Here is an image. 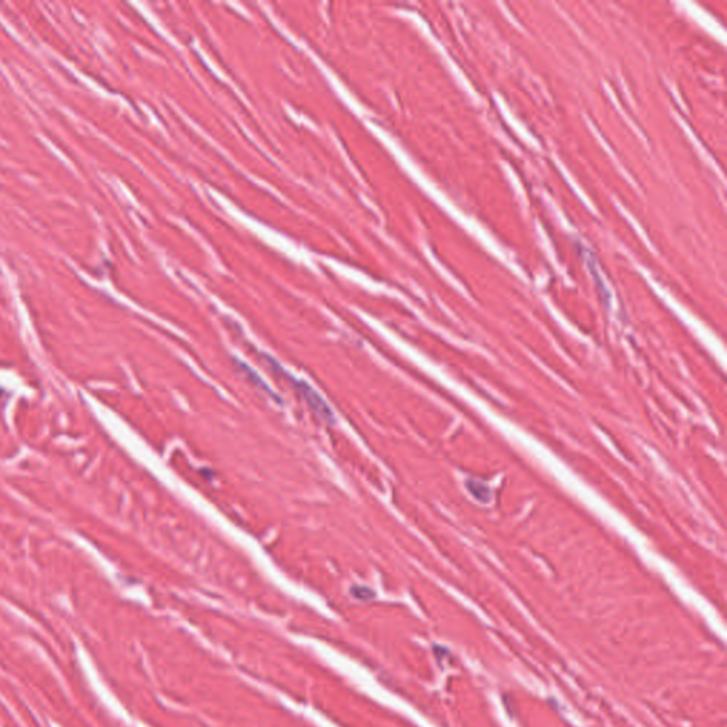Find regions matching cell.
I'll use <instances>...</instances> for the list:
<instances>
[{"label": "cell", "instance_id": "obj_1", "mask_svg": "<svg viewBox=\"0 0 727 727\" xmlns=\"http://www.w3.org/2000/svg\"><path fill=\"white\" fill-rule=\"evenodd\" d=\"M298 389H300L301 396L305 398L307 405L312 408V411H314L324 420L333 422V412H331V409L328 408L327 402L319 395V392L316 389H313L310 385H307L306 382H302V381L298 382Z\"/></svg>", "mask_w": 727, "mask_h": 727}]
</instances>
